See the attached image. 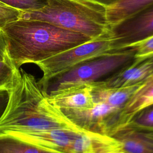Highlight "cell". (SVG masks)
I'll return each instance as SVG.
<instances>
[{
  "instance_id": "cell-25",
  "label": "cell",
  "mask_w": 153,
  "mask_h": 153,
  "mask_svg": "<svg viewBox=\"0 0 153 153\" xmlns=\"http://www.w3.org/2000/svg\"><path fill=\"white\" fill-rule=\"evenodd\" d=\"M124 153H128V152H124Z\"/></svg>"
},
{
  "instance_id": "cell-24",
  "label": "cell",
  "mask_w": 153,
  "mask_h": 153,
  "mask_svg": "<svg viewBox=\"0 0 153 153\" xmlns=\"http://www.w3.org/2000/svg\"><path fill=\"white\" fill-rule=\"evenodd\" d=\"M89 1L95 2L96 4H98L106 8L114 5V4L117 3V2H118L120 0H89Z\"/></svg>"
},
{
  "instance_id": "cell-7",
  "label": "cell",
  "mask_w": 153,
  "mask_h": 153,
  "mask_svg": "<svg viewBox=\"0 0 153 153\" xmlns=\"http://www.w3.org/2000/svg\"><path fill=\"white\" fill-rule=\"evenodd\" d=\"M153 35V3L111 27L115 51Z\"/></svg>"
},
{
  "instance_id": "cell-20",
  "label": "cell",
  "mask_w": 153,
  "mask_h": 153,
  "mask_svg": "<svg viewBox=\"0 0 153 153\" xmlns=\"http://www.w3.org/2000/svg\"><path fill=\"white\" fill-rule=\"evenodd\" d=\"M128 47L134 50L135 59L139 60L153 56V35Z\"/></svg>"
},
{
  "instance_id": "cell-22",
  "label": "cell",
  "mask_w": 153,
  "mask_h": 153,
  "mask_svg": "<svg viewBox=\"0 0 153 153\" xmlns=\"http://www.w3.org/2000/svg\"><path fill=\"white\" fill-rule=\"evenodd\" d=\"M9 97V91L7 90H0V117L3 114L7 105Z\"/></svg>"
},
{
  "instance_id": "cell-4",
  "label": "cell",
  "mask_w": 153,
  "mask_h": 153,
  "mask_svg": "<svg viewBox=\"0 0 153 153\" xmlns=\"http://www.w3.org/2000/svg\"><path fill=\"white\" fill-rule=\"evenodd\" d=\"M134 53L133 48L128 47L87 60L54 76L41 78L38 83L47 97L68 87L98 82L130 65L135 59Z\"/></svg>"
},
{
  "instance_id": "cell-15",
  "label": "cell",
  "mask_w": 153,
  "mask_h": 153,
  "mask_svg": "<svg viewBox=\"0 0 153 153\" xmlns=\"http://www.w3.org/2000/svg\"><path fill=\"white\" fill-rule=\"evenodd\" d=\"M153 3V0H120L106 8L108 22L112 27Z\"/></svg>"
},
{
  "instance_id": "cell-16",
  "label": "cell",
  "mask_w": 153,
  "mask_h": 153,
  "mask_svg": "<svg viewBox=\"0 0 153 153\" xmlns=\"http://www.w3.org/2000/svg\"><path fill=\"white\" fill-rule=\"evenodd\" d=\"M0 153H61L36 146L6 133H0Z\"/></svg>"
},
{
  "instance_id": "cell-19",
  "label": "cell",
  "mask_w": 153,
  "mask_h": 153,
  "mask_svg": "<svg viewBox=\"0 0 153 153\" xmlns=\"http://www.w3.org/2000/svg\"><path fill=\"white\" fill-rule=\"evenodd\" d=\"M4 4L16 10L30 12L38 10L45 7L48 0H0Z\"/></svg>"
},
{
  "instance_id": "cell-10",
  "label": "cell",
  "mask_w": 153,
  "mask_h": 153,
  "mask_svg": "<svg viewBox=\"0 0 153 153\" xmlns=\"http://www.w3.org/2000/svg\"><path fill=\"white\" fill-rule=\"evenodd\" d=\"M47 98L59 110L87 109L95 105L89 84L75 85L57 90Z\"/></svg>"
},
{
  "instance_id": "cell-8",
  "label": "cell",
  "mask_w": 153,
  "mask_h": 153,
  "mask_svg": "<svg viewBox=\"0 0 153 153\" xmlns=\"http://www.w3.org/2000/svg\"><path fill=\"white\" fill-rule=\"evenodd\" d=\"M85 130L55 128L43 130L8 131L6 133L39 148L61 153H69L76 137Z\"/></svg>"
},
{
  "instance_id": "cell-2",
  "label": "cell",
  "mask_w": 153,
  "mask_h": 153,
  "mask_svg": "<svg viewBox=\"0 0 153 153\" xmlns=\"http://www.w3.org/2000/svg\"><path fill=\"white\" fill-rule=\"evenodd\" d=\"M1 30L7 42V53L20 68L34 63L93 40L88 36L32 19H20L7 24Z\"/></svg>"
},
{
  "instance_id": "cell-21",
  "label": "cell",
  "mask_w": 153,
  "mask_h": 153,
  "mask_svg": "<svg viewBox=\"0 0 153 153\" xmlns=\"http://www.w3.org/2000/svg\"><path fill=\"white\" fill-rule=\"evenodd\" d=\"M23 13L0 1V29L9 23L20 19Z\"/></svg>"
},
{
  "instance_id": "cell-12",
  "label": "cell",
  "mask_w": 153,
  "mask_h": 153,
  "mask_svg": "<svg viewBox=\"0 0 153 153\" xmlns=\"http://www.w3.org/2000/svg\"><path fill=\"white\" fill-rule=\"evenodd\" d=\"M111 136L128 153H153V130L140 129L124 126Z\"/></svg>"
},
{
  "instance_id": "cell-18",
  "label": "cell",
  "mask_w": 153,
  "mask_h": 153,
  "mask_svg": "<svg viewBox=\"0 0 153 153\" xmlns=\"http://www.w3.org/2000/svg\"><path fill=\"white\" fill-rule=\"evenodd\" d=\"M124 126L136 128L153 130V103L134 114Z\"/></svg>"
},
{
  "instance_id": "cell-14",
  "label": "cell",
  "mask_w": 153,
  "mask_h": 153,
  "mask_svg": "<svg viewBox=\"0 0 153 153\" xmlns=\"http://www.w3.org/2000/svg\"><path fill=\"white\" fill-rule=\"evenodd\" d=\"M152 103L153 76L141 85L121 109L120 127L126 125L134 114Z\"/></svg>"
},
{
  "instance_id": "cell-23",
  "label": "cell",
  "mask_w": 153,
  "mask_h": 153,
  "mask_svg": "<svg viewBox=\"0 0 153 153\" xmlns=\"http://www.w3.org/2000/svg\"><path fill=\"white\" fill-rule=\"evenodd\" d=\"M7 42L5 36L0 29V57H3L7 55Z\"/></svg>"
},
{
  "instance_id": "cell-17",
  "label": "cell",
  "mask_w": 153,
  "mask_h": 153,
  "mask_svg": "<svg viewBox=\"0 0 153 153\" xmlns=\"http://www.w3.org/2000/svg\"><path fill=\"white\" fill-rule=\"evenodd\" d=\"M17 68L8 54L0 57V90L10 91L17 76Z\"/></svg>"
},
{
  "instance_id": "cell-3",
  "label": "cell",
  "mask_w": 153,
  "mask_h": 153,
  "mask_svg": "<svg viewBox=\"0 0 153 153\" xmlns=\"http://www.w3.org/2000/svg\"><path fill=\"white\" fill-rule=\"evenodd\" d=\"M20 19L46 22L91 39L111 36L106 8L89 0H48L43 8Z\"/></svg>"
},
{
  "instance_id": "cell-6",
  "label": "cell",
  "mask_w": 153,
  "mask_h": 153,
  "mask_svg": "<svg viewBox=\"0 0 153 153\" xmlns=\"http://www.w3.org/2000/svg\"><path fill=\"white\" fill-rule=\"evenodd\" d=\"M74 124L83 130L112 136L121 126V108L97 103L90 108L60 110Z\"/></svg>"
},
{
  "instance_id": "cell-1",
  "label": "cell",
  "mask_w": 153,
  "mask_h": 153,
  "mask_svg": "<svg viewBox=\"0 0 153 153\" xmlns=\"http://www.w3.org/2000/svg\"><path fill=\"white\" fill-rule=\"evenodd\" d=\"M55 128L82 130L49 102L33 75L20 68L0 117V133Z\"/></svg>"
},
{
  "instance_id": "cell-5",
  "label": "cell",
  "mask_w": 153,
  "mask_h": 153,
  "mask_svg": "<svg viewBox=\"0 0 153 153\" xmlns=\"http://www.w3.org/2000/svg\"><path fill=\"white\" fill-rule=\"evenodd\" d=\"M115 52L111 36L90 40L71 48L36 65L47 78L65 72L87 60Z\"/></svg>"
},
{
  "instance_id": "cell-11",
  "label": "cell",
  "mask_w": 153,
  "mask_h": 153,
  "mask_svg": "<svg viewBox=\"0 0 153 153\" xmlns=\"http://www.w3.org/2000/svg\"><path fill=\"white\" fill-rule=\"evenodd\" d=\"M121 143L114 137L84 131L74 141L69 153H124Z\"/></svg>"
},
{
  "instance_id": "cell-9",
  "label": "cell",
  "mask_w": 153,
  "mask_h": 153,
  "mask_svg": "<svg viewBox=\"0 0 153 153\" xmlns=\"http://www.w3.org/2000/svg\"><path fill=\"white\" fill-rule=\"evenodd\" d=\"M153 76V56L134 59L133 62L106 79L91 84L107 88H117L142 83Z\"/></svg>"
},
{
  "instance_id": "cell-13",
  "label": "cell",
  "mask_w": 153,
  "mask_h": 153,
  "mask_svg": "<svg viewBox=\"0 0 153 153\" xmlns=\"http://www.w3.org/2000/svg\"><path fill=\"white\" fill-rule=\"evenodd\" d=\"M143 82L117 88L101 87L89 84L91 87V94L95 103H103L122 109Z\"/></svg>"
}]
</instances>
